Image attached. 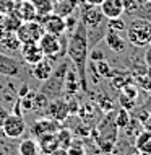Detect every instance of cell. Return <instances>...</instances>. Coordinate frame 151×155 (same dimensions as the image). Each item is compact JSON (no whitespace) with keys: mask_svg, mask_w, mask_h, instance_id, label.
I'll return each mask as SVG.
<instances>
[{"mask_svg":"<svg viewBox=\"0 0 151 155\" xmlns=\"http://www.w3.org/2000/svg\"><path fill=\"white\" fill-rule=\"evenodd\" d=\"M137 82L140 83V87L146 91H151V69H148L146 72H143V75H138Z\"/></svg>","mask_w":151,"mask_h":155,"instance_id":"obj_25","label":"cell"},{"mask_svg":"<svg viewBox=\"0 0 151 155\" xmlns=\"http://www.w3.org/2000/svg\"><path fill=\"white\" fill-rule=\"evenodd\" d=\"M120 104H122V108H125V110H133L135 108V100L130 98V96H127L125 93H120Z\"/></svg>","mask_w":151,"mask_h":155,"instance_id":"obj_29","label":"cell"},{"mask_svg":"<svg viewBox=\"0 0 151 155\" xmlns=\"http://www.w3.org/2000/svg\"><path fill=\"white\" fill-rule=\"evenodd\" d=\"M104 15L101 12V8L98 5H90V3H85L81 8V18L80 21L86 26V31H93V30H98V26H101L104 21Z\"/></svg>","mask_w":151,"mask_h":155,"instance_id":"obj_7","label":"cell"},{"mask_svg":"<svg viewBox=\"0 0 151 155\" xmlns=\"http://www.w3.org/2000/svg\"><path fill=\"white\" fill-rule=\"evenodd\" d=\"M117 131H119V127H117L115 121L109 124V116L99 126V137H96V142H98V145L104 152H109L114 147V144L117 140Z\"/></svg>","mask_w":151,"mask_h":155,"instance_id":"obj_4","label":"cell"},{"mask_svg":"<svg viewBox=\"0 0 151 155\" xmlns=\"http://www.w3.org/2000/svg\"><path fill=\"white\" fill-rule=\"evenodd\" d=\"M78 2L77 0H58V2H54V10L52 13H55L58 16H62V18H65V16L72 15L75 12V8H77Z\"/></svg>","mask_w":151,"mask_h":155,"instance_id":"obj_19","label":"cell"},{"mask_svg":"<svg viewBox=\"0 0 151 155\" xmlns=\"http://www.w3.org/2000/svg\"><path fill=\"white\" fill-rule=\"evenodd\" d=\"M104 41H106V44L109 46V49L111 51H114L115 54H120L125 51V41L124 38L119 35L117 31L111 30V28H107L106 33H104Z\"/></svg>","mask_w":151,"mask_h":155,"instance_id":"obj_15","label":"cell"},{"mask_svg":"<svg viewBox=\"0 0 151 155\" xmlns=\"http://www.w3.org/2000/svg\"><path fill=\"white\" fill-rule=\"evenodd\" d=\"M57 139H58V147L67 150L72 145V132L70 131H60L57 134Z\"/></svg>","mask_w":151,"mask_h":155,"instance_id":"obj_24","label":"cell"},{"mask_svg":"<svg viewBox=\"0 0 151 155\" xmlns=\"http://www.w3.org/2000/svg\"><path fill=\"white\" fill-rule=\"evenodd\" d=\"M37 144H39V150H42V153L50 155L52 152H55L58 147V139H57V132L55 134H46V136H41L37 139Z\"/></svg>","mask_w":151,"mask_h":155,"instance_id":"obj_18","label":"cell"},{"mask_svg":"<svg viewBox=\"0 0 151 155\" xmlns=\"http://www.w3.org/2000/svg\"><path fill=\"white\" fill-rule=\"evenodd\" d=\"M60 38L62 36H55V35H52V33H44V35L41 36V39L37 41V44H39L44 57H47V59H57L62 54L64 44H62Z\"/></svg>","mask_w":151,"mask_h":155,"instance_id":"obj_5","label":"cell"},{"mask_svg":"<svg viewBox=\"0 0 151 155\" xmlns=\"http://www.w3.org/2000/svg\"><path fill=\"white\" fill-rule=\"evenodd\" d=\"M13 2H23V0H13Z\"/></svg>","mask_w":151,"mask_h":155,"instance_id":"obj_38","label":"cell"},{"mask_svg":"<svg viewBox=\"0 0 151 155\" xmlns=\"http://www.w3.org/2000/svg\"><path fill=\"white\" fill-rule=\"evenodd\" d=\"M77 25H78V18L73 16V13L65 16V33L67 35H72L75 31V28H77Z\"/></svg>","mask_w":151,"mask_h":155,"instance_id":"obj_27","label":"cell"},{"mask_svg":"<svg viewBox=\"0 0 151 155\" xmlns=\"http://www.w3.org/2000/svg\"><path fill=\"white\" fill-rule=\"evenodd\" d=\"M68 155H86L85 150H83L81 147H73V145H70L68 147V152H67Z\"/></svg>","mask_w":151,"mask_h":155,"instance_id":"obj_32","label":"cell"},{"mask_svg":"<svg viewBox=\"0 0 151 155\" xmlns=\"http://www.w3.org/2000/svg\"><path fill=\"white\" fill-rule=\"evenodd\" d=\"M146 2H149V3H151V0H146Z\"/></svg>","mask_w":151,"mask_h":155,"instance_id":"obj_40","label":"cell"},{"mask_svg":"<svg viewBox=\"0 0 151 155\" xmlns=\"http://www.w3.org/2000/svg\"><path fill=\"white\" fill-rule=\"evenodd\" d=\"M10 13H15L20 20H21V21H31V20H36V16H37L34 7H33V3L29 2V0L18 2V5H16V10L13 8Z\"/></svg>","mask_w":151,"mask_h":155,"instance_id":"obj_16","label":"cell"},{"mask_svg":"<svg viewBox=\"0 0 151 155\" xmlns=\"http://www.w3.org/2000/svg\"><path fill=\"white\" fill-rule=\"evenodd\" d=\"M127 41L135 48H146L151 43V20L137 16L125 26Z\"/></svg>","mask_w":151,"mask_h":155,"instance_id":"obj_2","label":"cell"},{"mask_svg":"<svg viewBox=\"0 0 151 155\" xmlns=\"http://www.w3.org/2000/svg\"><path fill=\"white\" fill-rule=\"evenodd\" d=\"M3 136H7L8 139H20V137L26 131V123H24L21 114H15V113H8L2 124Z\"/></svg>","mask_w":151,"mask_h":155,"instance_id":"obj_6","label":"cell"},{"mask_svg":"<svg viewBox=\"0 0 151 155\" xmlns=\"http://www.w3.org/2000/svg\"><path fill=\"white\" fill-rule=\"evenodd\" d=\"M46 33H52L55 36H64L65 35V18L58 16L55 13H49L47 16L41 18Z\"/></svg>","mask_w":151,"mask_h":155,"instance_id":"obj_9","label":"cell"},{"mask_svg":"<svg viewBox=\"0 0 151 155\" xmlns=\"http://www.w3.org/2000/svg\"><path fill=\"white\" fill-rule=\"evenodd\" d=\"M143 62H145V65L148 67V69H151V46H146V48H145Z\"/></svg>","mask_w":151,"mask_h":155,"instance_id":"obj_30","label":"cell"},{"mask_svg":"<svg viewBox=\"0 0 151 155\" xmlns=\"http://www.w3.org/2000/svg\"><path fill=\"white\" fill-rule=\"evenodd\" d=\"M135 149L141 155H151V131L143 129L135 137Z\"/></svg>","mask_w":151,"mask_h":155,"instance_id":"obj_17","label":"cell"},{"mask_svg":"<svg viewBox=\"0 0 151 155\" xmlns=\"http://www.w3.org/2000/svg\"><path fill=\"white\" fill-rule=\"evenodd\" d=\"M115 124H117V127H119V129L128 127V124H130V113H128V110L120 108V110L117 111V114H115Z\"/></svg>","mask_w":151,"mask_h":155,"instance_id":"obj_23","label":"cell"},{"mask_svg":"<svg viewBox=\"0 0 151 155\" xmlns=\"http://www.w3.org/2000/svg\"><path fill=\"white\" fill-rule=\"evenodd\" d=\"M125 21L122 20V16L120 18H112V20H109V25H107V28H111V30H114L117 33H122L125 31Z\"/></svg>","mask_w":151,"mask_h":155,"instance_id":"obj_26","label":"cell"},{"mask_svg":"<svg viewBox=\"0 0 151 155\" xmlns=\"http://www.w3.org/2000/svg\"><path fill=\"white\" fill-rule=\"evenodd\" d=\"M90 54V39H88V31L86 26L81 21H78L75 31L70 35L67 41V56L75 65V70L78 74L80 87L83 90H88V82H86V61Z\"/></svg>","mask_w":151,"mask_h":155,"instance_id":"obj_1","label":"cell"},{"mask_svg":"<svg viewBox=\"0 0 151 155\" xmlns=\"http://www.w3.org/2000/svg\"><path fill=\"white\" fill-rule=\"evenodd\" d=\"M2 44H7L5 48H8L10 51H20V46H21V43H20V39L16 38L15 33H10L5 38H2L0 39V46Z\"/></svg>","mask_w":151,"mask_h":155,"instance_id":"obj_22","label":"cell"},{"mask_svg":"<svg viewBox=\"0 0 151 155\" xmlns=\"http://www.w3.org/2000/svg\"><path fill=\"white\" fill-rule=\"evenodd\" d=\"M99 8H101V12H102V15L106 20L120 18V16L125 13L124 0H102Z\"/></svg>","mask_w":151,"mask_h":155,"instance_id":"obj_10","label":"cell"},{"mask_svg":"<svg viewBox=\"0 0 151 155\" xmlns=\"http://www.w3.org/2000/svg\"><path fill=\"white\" fill-rule=\"evenodd\" d=\"M52 72H54V65H52V62H50L47 57H44L42 61L36 62L34 65H31V75L36 78L37 82L44 83L50 75H52Z\"/></svg>","mask_w":151,"mask_h":155,"instance_id":"obj_11","label":"cell"},{"mask_svg":"<svg viewBox=\"0 0 151 155\" xmlns=\"http://www.w3.org/2000/svg\"><path fill=\"white\" fill-rule=\"evenodd\" d=\"M47 111H49V116L50 119L54 121H64L67 116H68V108H67V101L62 98H54L52 103H47Z\"/></svg>","mask_w":151,"mask_h":155,"instance_id":"obj_13","label":"cell"},{"mask_svg":"<svg viewBox=\"0 0 151 155\" xmlns=\"http://www.w3.org/2000/svg\"><path fill=\"white\" fill-rule=\"evenodd\" d=\"M44 33H46V30H44L42 23L37 21V20H31V21L20 23V26L16 28L15 35L20 39V43L24 44V43H37Z\"/></svg>","mask_w":151,"mask_h":155,"instance_id":"obj_3","label":"cell"},{"mask_svg":"<svg viewBox=\"0 0 151 155\" xmlns=\"http://www.w3.org/2000/svg\"><path fill=\"white\" fill-rule=\"evenodd\" d=\"M143 111L148 113V114H151V96H149V100H146V101H145V104H143Z\"/></svg>","mask_w":151,"mask_h":155,"instance_id":"obj_35","label":"cell"},{"mask_svg":"<svg viewBox=\"0 0 151 155\" xmlns=\"http://www.w3.org/2000/svg\"><path fill=\"white\" fill-rule=\"evenodd\" d=\"M20 72H21V64L13 57L0 52V75L16 77V75H20Z\"/></svg>","mask_w":151,"mask_h":155,"instance_id":"obj_12","label":"cell"},{"mask_svg":"<svg viewBox=\"0 0 151 155\" xmlns=\"http://www.w3.org/2000/svg\"><path fill=\"white\" fill-rule=\"evenodd\" d=\"M149 46H151V43H149Z\"/></svg>","mask_w":151,"mask_h":155,"instance_id":"obj_41","label":"cell"},{"mask_svg":"<svg viewBox=\"0 0 151 155\" xmlns=\"http://www.w3.org/2000/svg\"><path fill=\"white\" fill-rule=\"evenodd\" d=\"M18 153L20 155H37L39 153V144L34 139H24L18 145Z\"/></svg>","mask_w":151,"mask_h":155,"instance_id":"obj_21","label":"cell"},{"mask_svg":"<svg viewBox=\"0 0 151 155\" xmlns=\"http://www.w3.org/2000/svg\"><path fill=\"white\" fill-rule=\"evenodd\" d=\"M58 131V123L54 119H37L34 124H33V136L39 139L41 136H46V134H55Z\"/></svg>","mask_w":151,"mask_h":155,"instance_id":"obj_14","label":"cell"},{"mask_svg":"<svg viewBox=\"0 0 151 155\" xmlns=\"http://www.w3.org/2000/svg\"><path fill=\"white\" fill-rule=\"evenodd\" d=\"M83 2L85 3H90V5H101V2H102V0H83Z\"/></svg>","mask_w":151,"mask_h":155,"instance_id":"obj_36","label":"cell"},{"mask_svg":"<svg viewBox=\"0 0 151 155\" xmlns=\"http://www.w3.org/2000/svg\"><path fill=\"white\" fill-rule=\"evenodd\" d=\"M20 93V98H23V96H26L29 93V87H28V83H21V90L18 91Z\"/></svg>","mask_w":151,"mask_h":155,"instance_id":"obj_34","label":"cell"},{"mask_svg":"<svg viewBox=\"0 0 151 155\" xmlns=\"http://www.w3.org/2000/svg\"><path fill=\"white\" fill-rule=\"evenodd\" d=\"M20 56H21L23 62H26L28 65H34L36 62L44 59V54L41 51L37 43H24L20 46Z\"/></svg>","mask_w":151,"mask_h":155,"instance_id":"obj_8","label":"cell"},{"mask_svg":"<svg viewBox=\"0 0 151 155\" xmlns=\"http://www.w3.org/2000/svg\"><path fill=\"white\" fill-rule=\"evenodd\" d=\"M7 116H8V110H5V108L0 104V127H2V124H3V121H5Z\"/></svg>","mask_w":151,"mask_h":155,"instance_id":"obj_33","label":"cell"},{"mask_svg":"<svg viewBox=\"0 0 151 155\" xmlns=\"http://www.w3.org/2000/svg\"><path fill=\"white\" fill-rule=\"evenodd\" d=\"M133 155H141V153H133Z\"/></svg>","mask_w":151,"mask_h":155,"instance_id":"obj_39","label":"cell"},{"mask_svg":"<svg viewBox=\"0 0 151 155\" xmlns=\"http://www.w3.org/2000/svg\"><path fill=\"white\" fill-rule=\"evenodd\" d=\"M33 3L36 10V20H41L44 16H47L49 13H52L54 10V0H29Z\"/></svg>","mask_w":151,"mask_h":155,"instance_id":"obj_20","label":"cell"},{"mask_svg":"<svg viewBox=\"0 0 151 155\" xmlns=\"http://www.w3.org/2000/svg\"><path fill=\"white\" fill-rule=\"evenodd\" d=\"M2 134H3V131H2V127H0V136H2Z\"/></svg>","mask_w":151,"mask_h":155,"instance_id":"obj_37","label":"cell"},{"mask_svg":"<svg viewBox=\"0 0 151 155\" xmlns=\"http://www.w3.org/2000/svg\"><path fill=\"white\" fill-rule=\"evenodd\" d=\"M88 59H93L94 62L102 61V59H104V52H102V51H93L91 54H88Z\"/></svg>","mask_w":151,"mask_h":155,"instance_id":"obj_31","label":"cell"},{"mask_svg":"<svg viewBox=\"0 0 151 155\" xmlns=\"http://www.w3.org/2000/svg\"><path fill=\"white\" fill-rule=\"evenodd\" d=\"M96 67H98V72L102 75V77H111V65H109L104 59L96 62Z\"/></svg>","mask_w":151,"mask_h":155,"instance_id":"obj_28","label":"cell"}]
</instances>
